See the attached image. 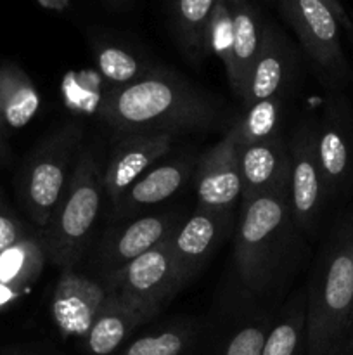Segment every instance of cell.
Wrapping results in <instances>:
<instances>
[{"label": "cell", "instance_id": "obj_1", "mask_svg": "<svg viewBox=\"0 0 353 355\" xmlns=\"http://www.w3.org/2000/svg\"><path fill=\"white\" fill-rule=\"evenodd\" d=\"M224 116L215 97L159 66L132 85L109 89L97 107V118L118 135L210 130Z\"/></svg>", "mask_w": 353, "mask_h": 355}, {"label": "cell", "instance_id": "obj_2", "mask_svg": "<svg viewBox=\"0 0 353 355\" xmlns=\"http://www.w3.org/2000/svg\"><path fill=\"white\" fill-rule=\"evenodd\" d=\"M353 214L339 218L307 286V355H336L353 326Z\"/></svg>", "mask_w": 353, "mask_h": 355}, {"label": "cell", "instance_id": "obj_3", "mask_svg": "<svg viewBox=\"0 0 353 355\" xmlns=\"http://www.w3.org/2000/svg\"><path fill=\"white\" fill-rule=\"evenodd\" d=\"M298 229L291 214L289 187L269 191L241 203V218L234 234V263L249 293L272 291L298 243Z\"/></svg>", "mask_w": 353, "mask_h": 355}, {"label": "cell", "instance_id": "obj_4", "mask_svg": "<svg viewBox=\"0 0 353 355\" xmlns=\"http://www.w3.org/2000/svg\"><path fill=\"white\" fill-rule=\"evenodd\" d=\"M102 170L97 149L82 148L66 193L38 229L47 260L61 270L76 269L85 255L104 196Z\"/></svg>", "mask_w": 353, "mask_h": 355}, {"label": "cell", "instance_id": "obj_5", "mask_svg": "<svg viewBox=\"0 0 353 355\" xmlns=\"http://www.w3.org/2000/svg\"><path fill=\"white\" fill-rule=\"evenodd\" d=\"M83 127H59L31 151L17 179L21 207L38 229L44 227L66 193L82 151Z\"/></svg>", "mask_w": 353, "mask_h": 355}, {"label": "cell", "instance_id": "obj_6", "mask_svg": "<svg viewBox=\"0 0 353 355\" xmlns=\"http://www.w3.org/2000/svg\"><path fill=\"white\" fill-rule=\"evenodd\" d=\"M318 78L331 92H339L350 78V68L339 38V23L322 0H277Z\"/></svg>", "mask_w": 353, "mask_h": 355}, {"label": "cell", "instance_id": "obj_7", "mask_svg": "<svg viewBox=\"0 0 353 355\" xmlns=\"http://www.w3.org/2000/svg\"><path fill=\"white\" fill-rule=\"evenodd\" d=\"M183 220L182 210H168L113 222L93 248L90 276L107 286L125 267L170 238Z\"/></svg>", "mask_w": 353, "mask_h": 355}, {"label": "cell", "instance_id": "obj_8", "mask_svg": "<svg viewBox=\"0 0 353 355\" xmlns=\"http://www.w3.org/2000/svg\"><path fill=\"white\" fill-rule=\"evenodd\" d=\"M107 288L156 318L183 288L173 253V234L125 267Z\"/></svg>", "mask_w": 353, "mask_h": 355}, {"label": "cell", "instance_id": "obj_9", "mask_svg": "<svg viewBox=\"0 0 353 355\" xmlns=\"http://www.w3.org/2000/svg\"><path fill=\"white\" fill-rule=\"evenodd\" d=\"M289 203L298 229L314 232L327 203L324 175L315 149V118L303 116L294 127L289 142Z\"/></svg>", "mask_w": 353, "mask_h": 355}, {"label": "cell", "instance_id": "obj_10", "mask_svg": "<svg viewBox=\"0 0 353 355\" xmlns=\"http://www.w3.org/2000/svg\"><path fill=\"white\" fill-rule=\"evenodd\" d=\"M315 149L329 200L348 193L353 182V113L341 92H331L315 118Z\"/></svg>", "mask_w": 353, "mask_h": 355}, {"label": "cell", "instance_id": "obj_11", "mask_svg": "<svg viewBox=\"0 0 353 355\" xmlns=\"http://www.w3.org/2000/svg\"><path fill=\"white\" fill-rule=\"evenodd\" d=\"M109 295V288L97 277L76 269L62 270L51 302L52 319L62 338H85Z\"/></svg>", "mask_w": 353, "mask_h": 355}, {"label": "cell", "instance_id": "obj_12", "mask_svg": "<svg viewBox=\"0 0 353 355\" xmlns=\"http://www.w3.org/2000/svg\"><path fill=\"white\" fill-rule=\"evenodd\" d=\"M197 208L232 214L241 200V170H239V148L227 134L208 148L192 172Z\"/></svg>", "mask_w": 353, "mask_h": 355}, {"label": "cell", "instance_id": "obj_13", "mask_svg": "<svg viewBox=\"0 0 353 355\" xmlns=\"http://www.w3.org/2000/svg\"><path fill=\"white\" fill-rule=\"evenodd\" d=\"M173 134H123L111 151L102 170L104 196L111 208L120 201L125 191L147 170H151L172 149Z\"/></svg>", "mask_w": 353, "mask_h": 355}, {"label": "cell", "instance_id": "obj_14", "mask_svg": "<svg viewBox=\"0 0 353 355\" xmlns=\"http://www.w3.org/2000/svg\"><path fill=\"white\" fill-rule=\"evenodd\" d=\"M298 58L286 35L272 23H263L262 47L242 96V107L262 99L284 97L296 82Z\"/></svg>", "mask_w": 353, "mask_h": 355}, {"label": "cell", "instance_id": "obj_15", "mask_svg": "<svg viewBox=\"0 0 353 355\" xmlns=\"http://www.w3.org/2000/svg\"><path fill=\"white\" fill-rule=\"evenodd\" d=\"M230 222L232 214H218L196 207L173 232V253L183 286H187L211 259L230 231Z\"/></svg>", "mask_w": 353, "mask_h": 355}, {"label": "cell", "instance_id": "obj_16", "mask_svg": "<svg viewBox=\"0 0 353 355\" xmlns=\"http://www.w3.org/2000/svg\"><path fill=\"white\" fill-rule=\"evenodd\" d=\"M194 166L196 162L189 158L156 163L125 191L120 201L111 208V218L114 222L134 218L142 211L166 201L179 193L183 184L192 177Z\"/></svg>", "mask_w": 353, "mask_h": 355}, {"label": "cell", "instance_id": "obj_17", "mask_svg": "<svg viewBox=\"0 0 353 355\" xmlns=\"http://www.w3.org/2000/svg\"><path fill=\"white\" fill-rule=\"evenodd\" d=\"M289 149L282 135L239 148L241 203L279 187H289Z\"/></svg>", "mask_w": 353, "mask_h": 355}, {"label": "cell", "instance_id": "obj_18", "mask_svg": "<svg viewBox=\"0 0 353 355\" xmlns=\"http://www.w3.org/2000/svg\"><path fill=\"white\" fill-rule=\"evenodd\" d=\"M45 262L48 260L38 232L28 231L16 245L0 253V314L37 283Z\"/></svg>", "mask_w": 353, "mask_h": 355}, {"label": "cell", "instance_id": "obj_19", "mask_svg": "<svg viewBox=\"0 0 353 355\" xmlns=\"http://www.w3.org/2000/svg\"><path fill=\"white\" fill-rule=\"evenodd\" d=\"M232 19V71L228 85L232 94L242 101L253 66L262 47L263 23L258 10L249 0H225Z\"/></svg>", "mask_w": 353, "mask_h": 355}, {"label": "cell", "instance_id": "obj_20", "mask_svg": "<svg viewBox=\"0 0 353 355\" xmlns=\"http://www.w3.org/2000/svg\"><path fill=\"white\" fill-rule=\"evenodd\" d=\"M151 319V314L135 307L116 291H111L102 311L83 338L87 352L89 355H113L121 349V345L130 338L138 326L145 324Z\"/></svg>", "mask_w": 353, "mask_h": 355}, {"label": "cell", "instance_id": "obj_21", "mask_svg": "<svg viewBox=\"0 0 353 355\" xmlns=\"http://www.w3.org/2000/svg\"><path fill=\"white\" fill-rule=\"evenodd\" d=\"M40 110V94L23 68L0 61V128L3 132L24 128Z\"/></svg>", "mask_w": 353, "mask_h": 355}, {"label": "cell", "instance_id": "obj_22", "mask_svg": "<svg viewBox=\"0 0 353 355\" xmlns=\"http://www.w3.org/2000/svg\"><path fill=\"white\" fill-rule=\"evenodd\" d=\"M218 0H170V19L180 47L194 61L211 54L210 24Z\"/></svg>", "mask_w": 353, "mask_h": 355}, {"label": "cell", "instance_id": "obj_23", "mask_svg": "<svg viewBox=\"0 0 353 355\" xmlns=\"http://www.w3.org/2000/svg\"><path fill=\"white\" fill-rule=\"evenodd\" d=\"M307 352V290L296 291L272 319L262 355Z\"/></svg>", "mask_w": 353, "mask_h": 355}, {"label": "cell", "instance_id": "obj_24", "mask_svg": "<svg viewBox=\"0 0 353 355\" xmlns=\"http://www.w3.org/2000/svg\"><path fill=\"white\" fill-rule=\"evenodd\" d=\"M284 103V97H270L251 106H244L237 116L232 118L225 134L235 142L237 148H246L277 137L282 127Z\"/></svg>", "mask_w": 353, "mask_h": 355}, {"label": "cell", "instance_id": "obj_25", "mask_svg": "<svg viewBox=\"0 0 353 355\" xmlns=\"http://www.w3.org/2000/svg\"><path fill=\"white\" fill-rule=\"evenodd\" d=\"M93 58L97 71L104 82L109 83V89L132 85L156 68L132 49L111 40H97L93 44Z\"/></svg>", "mask_w": 353, "mask_h": 355}, {"label": "cell", "instance_id": "obj_26", "mask_svg": "<svg viewBox=\"0 0 353 355\" xmlns=\"http://www.w3.org/2000/svg\"><path fill=\"white\" fill-rule=\"evenodd\" d=\"M194 331L190 326H166L132 340L118 355H183L192 345Z\"/></svg>", "mask_w": 353, "mask_h": 355}, {"label": "cell", "instance_id": "obj_27", "mask_svg": "<svg viewBox=\"0 0 353 355\" xmlns=\"http://www.w3.org/2000/svg\"><path fill=\"white\" fill-rule=\"evenodd\" d=\"M272 319L263 312L246 319L228 336L221 355H262Z\"/></svg>", "mask_w": 353, "mask_h": 355}, {"label": "cell", "instance_id": "obj_28", "mask_svg": "<svg viewBox=\"0 0 353 355\" xmlns=\"http://www.w3.org/2000/svg\"><path fill=\"white\" fill-rule=\"evenodd\" d=\"M210 51L220 58L228 75L232 71V19L225 0H218L211 16Z\"/></svg>", "mask_w": 353, "mask_h": 355}, {"label": "cell", "instance_id": "obj_29", "mask_svg": "<svg viewBox=\"0 0 353 355\" xmlns=\"http://www.w3.org/2000/svg\"><path fill=\"white\" fill-rule=\"evenodd\" d=\"M26 232L28 229L21 224V220L10 210V207L0 193V253L16 245Z\"/></svg>", "mask_w": 353, "mask_h": 355}, {"label": "cell", "instance_id": "obj_30", "mask_svg": "<svg viewBox=\"0 0 353 355\" xmlns=\"http://www.w3.org/2000/svg\"><path fill=\"white\" fill-rule=\"evenodd\" d=\"M322 2H324L325 6L332 10V14H334L336 19H338L339 26L346 28L348 31H353V24H352V21H350L348 14H346L345 7H343L341 0H322Z\"/></svg>", "mask_w": 353, "mask_h": 355}, {"label": "cell", "instance_id": "obj_31", "mask_svg": "<svg viewBox=\"0 0 353 355\" xmlns=\"http://www.w3.org/2000/svg\"><path fill=\"white\" fill-rule=\"evenodd\" d=\"M10 159V148L7 144L6 132L0 128V163H7Z\"/></svg>", "mask_w": 353, "mask_h": 355}, {"label": "cell", "instance_id": "obj_32", "mask_svg": "<svg viewBox=\"0 0 353 355\" xmlns=\"http://www.w3.org/2000/svg\"><path fill=\"white\" fill-rule=\"evenodd\" d=\"M336 355H353V349H352V347H348V345H346L345 349L341 350V352H339V354H336Z\"/></svg>", "mask_w": 353, "mask_h": 355}, {"label": "cell", "instance_id": "obj_33", "mask_svg": "<svg viewBox=\"0 0 353 355\" xmlns=\"http://www.w3.org/2000/svg\"><path fill=\"white\" fill-rule=\"evenodd\" d=\"M109 3H114V6H121V3H125L127 0H107Z\"/></svg>", "mask_w": 353, "mask_h": 355}, {"label": "cell", "instance_id": "obj_34", "mask_svg": "<svg viewBox=\"0 0 353 355\" xmlns=\"http://www.w3.org/2000/svg\"><path fill=\"white\" fill-rule=\"evenodd\" d=\"M348 347H352L353 349V326H352V335H350V340H348Z\"/></svg>", "mask_w": 353, "mask_h": 355}, {"label": "cell", "instance_id": "obj_35", "mask_svg": "<svg viewBox=\"0 0 353 355\" xmlns=\"http://www.w3.org/2000/svg\"><path fill=\"white\" fill-rule=\"evenodd\" d=\"M3 355H33V354H24V352H10V354H3Z\"/></svg>", "mask_w": 353, "mask_h": 355}, {"label": "cell", "instance_id": "obj_36", "mask_svg": "<svg viewBox=\"0 0 353 355\" xmlns=\"http://www.w3.org/2000/svg\"><path fill=\"white\" fill-rule=\"evenodd\" d=\"M266 2H273V0H266Z\"/></svg>", "mask_w": 353, "mask_h": 355}, {"label": "cell", "instance_id": "obj_37", "mask_svg": "<svg viewBox=\"0 0 353 355\" xmlns=\"http://www.w3.org/2000/svg\"><path fill=\"white\" fill-rule=\"evenodd\" d=\"M352 257H353V250H352Z\"/></svg>", "mask_w": 353, "mask_h": 355}]
</instances>
